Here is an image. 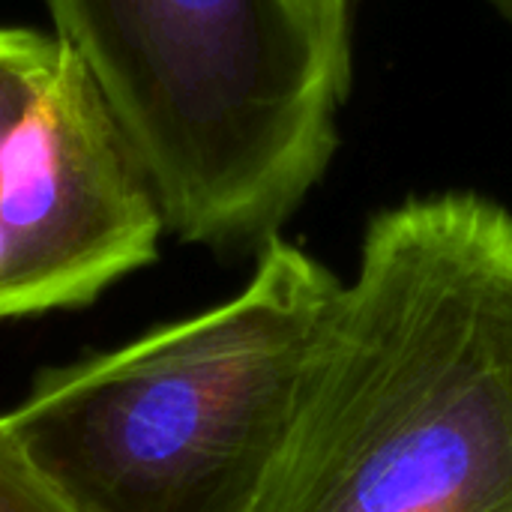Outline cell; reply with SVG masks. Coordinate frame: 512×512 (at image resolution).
Instances as JSON below:
<instances>
[{
    "instance_id": "6",
    "label": "cell",
    "mask_w": 512,
    "mask_h": 512,
    "mask_svg": "<svg viewBox=\"0 0 512 512\" xmlns=\"http://www.w3.org/2000/svg\"><path fill=\"white\" fill-rule=\"evenodd\" d=\"M489 3H492V6H495V9L512 24V0H489Z\"/></svg>"
},
{
    "instance_id": "5",
    "label": "cell",
    "mask_w": 512,
    "mask_h": 512,
    "mask_svg": "<svg viewBox=\"0 0 512 512\" xmlns=\"http://www.w3.org/2000/svg\"><path fill=\"white\" fill-rule=\"evenodd\" d=\"M0 512H81L24 456L0 414Z\"/></svg>"
},
{
    "instance_id": "1",
    "label": "cell",
    "mask_w": 512,
    "mask_h": 512,
    "mask_svg": "<svg viewBox=\"0 0 512 512\" xmlns=\"http://www.w3.org/2000/svg\"><path fill=\"white\" fill-rule=\"evenodd\" d=\"M249 512H512V213H378Z\"/></svg>"
},
{
    "instance_id": "4",
    "label": "cell",
    "mask_w": 512,
    "mask_h": 512,
    "mask_svg": "<svg viewBox=\"0 0 512 512\" xmlns=\"http://www.w3.org/2000/svg\"><path fill=\"white\" fill-rule=\"evenodd\" d=\"M156 195L81 60L0 27V321L93 303L156 261Z\"/></svg>"
},
{
    "instance_id": "3",
    "label": "cell",
    "mask_w": 512,
    "mask_h": 512,
    "mask_svg": "<svg viewBox=\"0 0 512 512\" xmlns=\"http://www.w3.org/2000/svg\"><path fill=\"white\" fill-rule=\"evenodd\" d=\"M342 285L273 237L237 297L39 375L3 420L81 512H249Z\"/></svg>"
},
{
    "instance_id": "2",
    "label": "cell",
    "mask_w": 512,
    "mask_h": 512,
    "mask_svg": "<svg viewBox=\"0 0 512 512\" xmlns=\"http://www.w3.org/2000/svg\"><path fill=\"white\" fill-rule=\"evenodd\" d=\"M156 195L210 249L279 237L339 144L351 0H45Z\"/></svg>"
}]
</instances>
